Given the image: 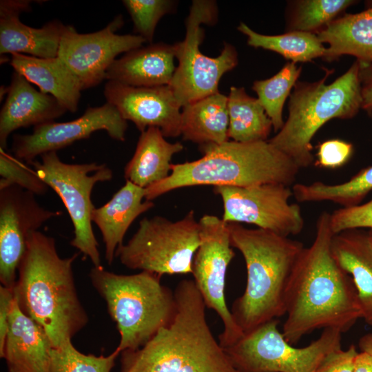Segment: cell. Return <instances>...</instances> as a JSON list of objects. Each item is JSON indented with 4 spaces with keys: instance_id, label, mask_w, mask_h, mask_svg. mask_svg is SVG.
<instances>
[{
    "instance_id": "cell-1",
    "label": "cell",
    "mask_w": 372,
    "mask_h": 372,
    "mask_svg": "<svg viewBox=\"0 0 372 372\" xmlns=\"http://www.w3.org/2000/svg\"><path fill=\"white\" fill-rule=\"evenodd\" d=\"M330 216L327 211L320 214L314 240L302 251L289 278L282 333L291 344L316 329L345 333L362 318L353 280L332 252Z\"/></svg>"
},
{
    "instance_id": "cell-2",
    "label": "cell",
    "mask_w": 372,
    "mask_h": 372,
    "mask_svg": "<svg viewBox=\"0 0 372 372\" xmlns=\"http://www.w3.org/2000/svg\"><path fill=\"white\" fill-rule=\"evenodd\" d=\"M78 256L61 258L54 238L36 231L18 269L14 298L20 309L43 328L54 348L71 341L88 322L72 270Z\"/></svg>"
},
{
    "instance_id": "cell-3",
    "label": "cell",
    "mask_w": 372,
    "mask_h": 372,
    "mask_svg": "<svg viewBox=\"0 0 372 372\" xmlns=\"http://www.w3.org/2000/svg\"><path fill=\"white\" fill-rule=\"evenodd\" d=\"M172 322L144 346L121 353V372H240L208 325L206 305L193 280L174 291Z\"/></svg>"
},
{
    "instance_id": "cell-4",
    "label": "cell",
    "mask_w": 372,
    "mask_h": 372,
    "mask_svg": "<svg viewBox=\"0 0 372 372\" xmlns=\"http://www.w3.org/2000/svg\"><path fill=\"white\" fill-rule=\"evenodd\" d=\"M232 247L242 255L247 283L232 304L233 318L245 333L285 314L286 292L303 242L262 229L229 223Z\"/></svg>"
},
{
    "instance_id": "cell-5",
    "label": "cell",
    "mask_w": 372,
    "mask_h": 372,
    "mask_svg": "<svg viewBox=\"0 0 372 372\" xmlns=\"http://www.w3.org/2000/svg\"><path fill=\"white\" fill-rule=\"evenodd\" d=\"M203 156L196 161L172 164L165 179L145 189L152 200L172 190L192 186L249 187L267 183L291 185L300 167L268 141H227L200 146Z\"/></svg>"
},
{
    "instance_id": "cell-6",
    "label": "cell",
    "mask_w": 372,
    "mask_h": 372,
    "mask_svg": "<svg viewBox=\"0 0 372 372\" xmlns=\"http://www.w3.org/2000/svg\"><path fill=\"white\" fill-rule=\"evenodd\" d=\"M93 287L105 301L120 335L121 353L136 350L173 320L176 312L174 292L152 272L125 275L93 267L89 273Z\"/></svg>"
},
{
    "instance_id": "cell-7",
    "label": "cell",
    "mask_w": 372,
    "mask_h": 372,
    "mask_svg": "<svg viewBox=\"0 0 372 372\" xmlns=\"http://www.w3.org/2000/svg\"><path fill=\"white\" fill-rule=\"evenodd\" d=\"M360 62L333 83L331 74L313 83H296L289 103V116L282 127L268 141L291 158L301 169L313 163L311 140L319 129L333 118L350 119L362 108Z\"/></svg>"
},
{
    "instance_id": "cell-8",
    "label": "cell",
    "mask_w": 372,
    "mask_h": 372,
    "mask_svg": "<svg viewBox=\"0 0 372 372\" xmlns=\"http://www.w3.org/2000/svg\"><path fill=\"white\" fill-rule=\"evenodd\" d=\"M200 231L193 210L174 222L160 216L143 218L132 237L117 249L116 257L130 269L161 276L192 273Z\"/></svg>"
},
{
    "instance_id": "cell-9",
    "label": "cell",
    "mask_w": 372,
    "mask_h": 372,
    "mask_svg": "<svg viewBox=\"0 0 372 372\" xmlns=\"http://www.w3.org/2000/svg\"><path fill=\"white\" fill-rule=\"evenodd\" d=\"M217 19L214 1H193L185 20V37L174 44L178 65L168 85L181 107L218 92L223 75L238 64L237 52L228 43H224L217 57H209L200 50L204 37L201 25H212Z\"/></svg>"
},
{
    "instance_id": "cell-10",
    "label": "cell",
    "mask_w": 372,
    "mask_h": 372,
    "mask_svg": "<svg viewBox=\"0 0 372 372\" xmlns=\"http://www.w3.org/2000/svg\"><path fill=\"white\" fill-rule=\"evenodd\" d=\"M30 165L33 170L61 199L72 220L74 238L70 245L88 258L94 267H102L99 242L92 229V214L96 208L92 192L98 183L110 180L112 169L97 163H67L56 151L40 156Z\"/></svg>"
},
{
    "instance_id": "cell-11",
    "label": "cell",
    "mask_w": 372,
    "mask_h": 372,
    "mask_svg": "<svg viewBox=\"0 0 372 372\" xmlns=\"http://www.w3.org/2000/svg\"><path fill=\"white\" fill-rule=\"evenodd\" d=\"M277 319L245 333L224 350L240 372H316L323 358L342 348V333L324 329L309 345L297 348L278 329Z\"/></svg>"
},
{
    "instance_id": "cell-12",
    "label": "cell",
    "mask_w": 372,
    "mask_h": 372,
    "mask_svg": "<svg viewBox=\"0 0 372 372\" xmlns=\"http://www.w3.org/2000/svg\"><path fill=\"white\" fill-rule=\"evenodd\" d=\"M200 244L192 262V274L206 307L216 311L223 329L218 342L224 349L239 340L244 333L235 322L225 300L227 267L235 256L227 223L214 215H204L198 221Z\"/></svg>"
},
{
    "instance_id": "cell-13",
    "label": "cell",
    "mask_w": 372,
    "mask_h": 372,
    "mask_svg": "<svg viewBox=\"0 0 372 372\" xmlns=\"http://www.w3.org/2000/svg\"><path fill=\"white\" fill-rule=\"evenodd\" d=\"M214 192L223 203L222 219L229 223H247L289 237L298 235L304 219L289 186L267 183L249 187L216 186Z\"/></svg>"
},
{
    "instance_id": "cell-14",
    "label": "cell",
    "mask_w": 372,
    "mask_h": 372,
    "mask_svg": "<svg viewBox=\"0 0 372 372\" xmlns=\"http://www.w3.org/2000/svg\"><path fill=\"white\" fill-rule=\"evenodd\" d=\"M123 21L121 15L99 31L81 34L66 25L58 56L79 79L83 90L105 79L107 70L121 53L142 47L146 41L136 34H118Z\"/></svg>"
},
{
    "instance_id": "cell-15",
    "label": "cell",
    "mask_w": 372,
    "mask_h": 372,
    "mask_svg": "<svg viewBox=\"0 0 372 372\" xmlns=\"http://www.w3.org/2000/svg\"><path fill=\"white\" fill-rule=\"evenodd\" d=\"M127 129V121L106 102L101 106L87 107L73 121H53L34 127L31 134L13 135L12 152L17 160L30 164L44 153L56 152L97 131H105L112 139L123 142Z\"/></svg>"
},
{
    "instance_id": "cell-16",
    "label": "cell",
    "mask_w": 372,
    "mask_h": 372,
    "mask_svg": "<svg viewBox=\"0 0 372 372\" xmlns=\"http://www.w3.org/2000/svg\"><path fill=\"white\" fill-rule=\"evenodd\" d=\"M61 214L41 207L35 195L18 186L0 189V282L13 288L30 236Z\"/></svg>"
},
{
    "instance_id": "cell-17",
    "label": "cell",
    "mask_w": 372,
    "mask_h": 372,
    "mask_svg": "<svg viewBox=\"0 0 372 372\" xmlns=\"http://www.w3.org/2000/svg\"><path fill=\"white\" fill-rule=\"evenodd\" d=\"M107 103L143 132L159 128L165 137L181 135V106L169 85L134 87L107 81L103 92Z\"/></svg>"
},
{
    "instance_id": "cell-18",
    "label": "cell",
    "mask_w": 372,
    "mask_h": 372,
    "mask_svg": "<svg viewBox=\"0 0 372 372\" xmlns=\"http://www.w3.org/2000/svg\"><path fill=\"white\" fill-rule=\"evenodd\" d=\"M31 1H0V53L23 54L38 58L58 56L66 25L59 20L50 21L39 28L23 23L21 13L30 10Z\"/></svg>"
},
{
    "instance_id": "cell-19",
    "label": "cell",
    "mask_w": 372,
    "mask_h": 372,
    "mask_svg": "<svg viewBox=\"0 0 372 372\" xmlns=\"http://www.w3.org/2000/svg\"><path fill=\"white\" fill-rule=\"evenodd\" d=\"M66 112L54 97L37 90L14 71L0 112V148L6 149L9 136L17 129L53 122Z\"/></svg>"
},
{
    "instance_id": "cell-20",
    "label": "cell",
    "mask_w": 372,
    "mask_h": 372,
    "mask_svg": "<svg viewBox=\"0 0 372 372\" xmlns=\"http://www.w3.org/2000/svg\"><path fill=\"white\" fill-rule=\"evenodd\" d=\"M52 344L43 328L13 301L1 358L8 372H50Z\"/></svg>"
},
{
    "instance_id": "cell-21",
    "label": "cell",
    "mask_w": 372,
    "mask_h": 372,
    "mask_svg": "<svg viewBox=\"0 0 372 372\" xmlns=\"http://www.w3.org/2000/svg\"><path fill=\"white\" fill-rule=\"evenodd\" d=\"M174 45L151 43L116 59L105 79L134 87H156L170 83L176 70Z\"/></svg>"
},
{
    "instance_id": "cell-22",
    "label": "cell",
    "mask_w": 372,
    "mask_h": 372,
    "mask_svg": "<svg viewBox=\"0 0 372 372\" xmlns=\"http://www.w3.org/2000/svg\"><path fill=\"white\" fill-rule=\"evenodd\" d=\"M144 198L145 189L125 180L109 201L94 209L92 220L101 231L108 265H112L117 249L123 245V238L132 223L154 207L152 200Z\"/></svg>"
},
{
    "instance_id": "cell-23",
    "label": "cell",
    "mask_w": 372,
    "mask_h": 372,
    "mask_svg": "<svg viewBox=\"0 0 372 372\" xmlns=\"http://www.w3.org/2000/svg\"><path fill=\"white\" fill-rule=\"evenodd\" d=\"M10 64L41 92L54 97L67 111L77 110L82 87L59 56L43 59L16 53L11 54Z\"/></svg>"
},
{
    "instance_id": "cell-24",
    "label": "cell",
    "mask_w": 372,
    "mask_h": 372,
    "mask_svg": "<svg viewBox=\"0 0 372 372\" xmlns=\"http://www.w3.org/2000/svg\"><path fill=\"white\" fill-rule=\"evenodd\" d=\"M331 249L338 263L353 280L362 318L372 326V244L367 231L355 229L334 234Z\"/></svg>"
},
{
    "instance_id": "cell-25",
    "label": "cell",
    "mask_w": 372,
    "mask_h": 372,
    "mask_svg": "<svg viewBox=\"0 0 372 372\" xmlns=\"http://www.w3.org/2000/svg\"><path fill=\"white\" fill-rule=\"evenodd\" d=\"M184 148L181 143L166 141L161 130L150 127L141 132L136 149L124 169V177L145 189L169 176L173 156Z\"/></svg>"
},
{
    "instance_id": "cell-26",
    "label": "cell",
    "mask_w": 372,
    "mask_h": 372,
    "mask_svg": "<svg viewBox=\"0 0 372 372\" xmlns=\"http://www.w3.org/2000/svg\"><path fill=\"white\" fill-rule=\"evenodd\" d=\"M327 43L324 59L331 61L352 55L362 63H372V7L355 14H344L316 33Z\"/></svg>"
},
{
    "instance_id": "cell-27",
    "label": "cell",
    "mask_w": 372,
    "mask_h": 372,
    "mask_svg": "<svg viewBox=\"0 0 372 372\" xmlns=\"http://www.w3.org/2000/svg\"><path fill=\"white\" fill-rule=\"evenodd\" d=\"M227 96L219 92L183 107L180 130L183 138L200 146L219 145L227 141Z\"/></svg>"
},
{
    "instance_id": "cell-28",
    "label": "cell",
    "mask_w": 372,
    "mask_h": 372,
    "mask_svg": "<svg viewBox=\"0 0 372 372\" xmlns=\"http://www.w3.org/2000/svg\"><path fill=\"white\" fill-rule=\"evenodd\" d=\"M227 110L229 139L240 143L268 141L273 124L258 98L247 94L243 87L232 86Z\"/></svg>"
},
{
    "instance_id": "cell-29",
    "label": "cell",
    "mask_w": 372,
    "mask_h": 372,
    "mask_svg": "<svg viewBox=\"0 0 372 372\" xmlns=\"http://www.w3.org/2000/svg\"><path fill=\"white\" fill-rule=\"evenodd\" d=\"M292 191L299 203L330 201L342 207L358 205L372 191V165L362 169L342 183L327 184L322 181L296 183Z\"/></svg>"
},
{
    "instance_id": "cell-30",
    "label": "cell",
    "mask_w": 372,
    "mask_h": 372,
    "mask_svg": "<svg viewBox=\"0 0 372 372\" xmlns=\"http://www.w3.org/2000/svg\"><path fill=\"white\" fill-rule=\"evenodd\" d=\"M238 30L247 36L249 45L273 51L296 63L324 58L325 55L326 48L315 33L290 31L279 35H265L244 23H240Z\"/></svg>"
},
{
    "instance_id": "cell-31",
    "label": "cell",
    "mask_w": 372,
    "mask_h": 372,
    "mask_svg": "<svg viewBox=\"0 0 372 372\" xmlns=\"http://www.w3.org/2000/svg\"><path fill=\"white\" fill-rule=\"evenodd\" d=\"M302 67L296 63L288 62L272 77L256 81L252 89L258 99L272 121L273 129L278 132L283 126L282 109L284 103L295 86L300 74Z\"/></svg>"
},
{
    "instance_id": "cell-32",
    "label": "cell",
    "mask_w": 372,
    "mask_h": 372,
    "mask_svg": "<svg viewBox=\"0 0 372 372\" xmlns=\"http://www.w3.org/2000/svg\"><path fill=\"white\" fill-rule=\"evenodd\" d=\"M355 1L305 0L299 1L292 10L288 25L289 32L316 33L339 17Z\"/></svg>"
},
{
    "instance_id": "cell-33",
    "label": "cell",
    "mask_w": 372,
    "mask_h": 372,
    "mask_svg": "<svg viewBox=\"0 0 372 372\" xmlns=\"http://www.w3.org/2000/svg\"><path fill=\"white\" fill-rule=\"evenodd\" d=\"M120 354L118 348L106 356L84 354L68 341L53 347L50 372H111Z\"/></svg>"
},
{
    "instance_id": "cell-34",
    "label": "cell",
    "mask_w": 372,
    "mask_h": 372,
    "mask_svg": "<svg viewBox=\"0 0 372 372\" xmlns=\"http://www.w3.org/2000/svg\"><path fill=\"white\" fill-rule=\"evenodd\" d=\"M123 3L132 18L134 32L149 43L153 41L159 20L174 7V2L168 0H124Z\"/></svg>"
},
{
    "instance_id": "cell-35",
    "label": "cell",
    "mask_w": 372,
    "mask_h": 372,
    "mask_svg": "<svg viewBox=\"0 0 372 372\" xmlns=\"http://www.w3.org/2000/svg\"><path fill=\"white\" fill-rule=\"evenodd\" d=\"M0 189L18 186L34 195L45 194L50 188L37 175L14 156L0 148Z\"/></svg>"
},
{
    "instance_id": "cell-36",
    "label": "cell",
    "mask_w": 372,
    "mask_h": 372,
    "mask_svg": "<svg viewBox=\"0 0 372 372\" xmlns=\"http://www.w3.org/2000/svg\"><path fill=\"white\" fill-rule=\"evenodd\" d=\"M331 227L334 234L355 229H372V199L353 207H340L331 214Z\"/></svg>"
},
{
    "instance_id": "cell-37",
    "label": "cell",
    "mask_w": 372,
    "mask_h": 372,
    "mask_svg": "<svg viewBox=\"0 0 372 372\" xmlns=\"http://www.w3.org/2000/svg\"><path fill=\"white\" fill-rule=\"evenodd\" d=\"M351 143L340 140L331 139L320 144L317 153L318 165L326 169H337L346 164L353 154Z\"/></svg>"
},
{
    "instance_id": "cell-38",
    "label": "cell",
    "mask_w": 372,
    "mask_h": 372,
    "mask_svg": "<svg viewBox=\"0 0 372 372\" xmlns=\"http://www.w3.org/2000/svg\"><path fill=\"white\" fill-rule=\"evenodd\" d=\"M358 353L354 344L346 350L335 349L323 358L316 372H353Z\"/></svg>"
},
{
    "instance_id": "cell-39",
    "label": "cell",
    "mask_w": 372,
    "mask_h": 372,
    "mask_svg": "<svg viewBox=\"0 0 372 372\" xmlns=\"http://www.w3.org/2000/svg\"><path fill=\"white\" fill-rule=\"evenodd\" d=\"M14 300L13 288L0 287V355L2 354L9 329L11 308Z\"/></svg>"
},
{
    "instance_id": "cell-40",
    "label": "cell",
    "mask_w": 372,
    "mask_h": 372,
    "mask_svg": "<svg viewBox=\"0 0 372 372\" xmlns=\"http://www.w3.org/2000/svg\"><path fill=\"white\" fill-rule=\"evenodd\" d=\"M359 78L362 94V109L372 115V63L360 62Z\"/></svg>"
},
{
    "instance_id": "cell-41",
    "label": "cell",
    "mask_w": 372,
    "mask_h": 372,
    "mask_svg": "<svg viewBox=\"0 0 372 372\" xmlns=\"http://www.w3.org/2000/svg\"><path fill=\"white\" fill-rule=\"evenodd\" d=\"M353 372H372V355L363 351L358 353L355 358Z\"/></svg>"
},
{
    "instance_id": "cell-42",
    "label": "cell",
    "mask_w": 372,
    "mask_h": 372,
    "mask_svg": "<svg viewBox=\"0 0 372 372\" xmlns=\"http://www.w3.org/2000/svg\"><path fill=\"white\" fill-rule=\"evenodd\" d=\"M360 351L366 352L372 355V333L363 335L358 341Z\"/></svg>"
},
{
    "instance_id": "cell-43",
    "label": "cell",
    "mask_w": 372,
    "mask_h": 372,
    "mask_svg": "<svg viewBox=\"0 0 372 372\" xmlns=\"http://www.w3.org/2000/svg\"><path fill=\"white\" fill-rule=\"evenodd\" d=\"M367 234H368V236H369V240L372 244V229H369L368 231H367Z\"/></svg>"
}]
</instances>
